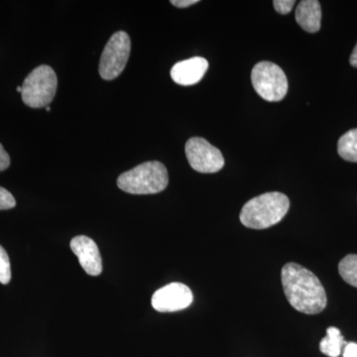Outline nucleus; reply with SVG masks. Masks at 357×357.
<instances>
[{"instance_id": "nucleus-9", "label": "nucleus", "mask_w": 357, "mask_h": 357, "mask_svg": "<svg viewBox=\"0 0 357 357\" xmlns=\"http://www.w3.org/2000/svg\"><path fill=\"white\" fill-rule=\"evenodd\" d=\"M70 245L86 273L91 276H98L102 273V256L93 239L84 236H76L72 239Z\"/></svg>"}, {"instance_id": "nucleus-3", "label": "nucleus", "mask_w": 357, "mask_h": 357, "mask_svg": "<svg viewBox=\"0 0 357 357\" xmlns=\"http://www.w3.org/2000/svg\"><path fill=\"white\" fill-rule=\"evenodd\" d=\"M169 183L166 167L158 161L145 162L117 178L119 189L128 194H158Z\"/></svg>"}, {"instance_id": "nucleus-12", "label": "nucleus", "mask_w": 357, "mask_h": 357, "mask_svg": "<svg viewBox=\"0 0 357 357\" xmlns=\"http://www.w3.org/2000/svg\"><path fill=\"white\" fill-rule=\"evenodd\" d=\"M340 331L335 326L326 330V337L319 342V351L330 357H338L342 354V347L347 344Z\"/></svg>"}, {"instance_id": "nucleus-17", "label": "nucleus", "mask_w": 357, "mask_h": 357, "mask_svg": "<svg viewBox=\"0 0 357 357\" xmlns=\"http://www.w3.org/2000/svg\"><path fill=\"white\" fill-rule=\"evenodd\" d=\"M295 3L296 2L293 0H275L273 1L275 10L281 14L290 13Z\"/></svg>"}, {"instance_id": "nucleus-13", "label": "nucleus", "mask_w": 357, "mask_h": 357, "mask_svg": "<svg viewBox=\"0 0 357 357\" xmlns=\"http://www.w3.org/2000/svg\"><path fill=\"white\" fill-rule=\"evenodd\" d=\"M337 152L345 161L357 163V128L347 131L340 138Z\"/></svg>"}, {"instance_id": "nucleus-4", "label": "nucleus", "mask_w": 357, "mask_h": 357, "mask_svg": "<svg viewBox=\"0 0 357 357\" xmlns=\"http://www.w3.org/2000/svg\"><path fill=\"white\" fill-rule=\"evenodd\" d=\"M58 79L56 73L49 66H40L32 70L23 82V102L32 109L48 107L57 91Z\"/></svg>"}, {"instance_id": "nucleus-14", "label": "nucleus", "mask_w": 357, "mask_h": 357, "mask_svg": "<svg viewBox=\"0 0 357 357\" xmlns=\"http://www.w3.org/2000/svg\"><path fill=\"white\" fill-rule=\"evenodd\" d=\"M338 272L347 284L357 288V255L345 256L338 264Z\"/></svg>"}, {"instance_id": "nucleus-21", "label": "nucleus", "mask_w": 357, "mask_h": 357, "mask_svg": "<svg viewBox=\"0 0 357 357\" xmlns=\"http://www.w3.org/2000/svg\"><path fill=\"white\" fill-rule=\"evenodd\" d=\"M349 63H351L352 67L357 68V44L354 47V51H352L351 58H349Z\"/></svg>"}, {"instance_id": "nucleus-7", "label": "nucleus", "mask_w": 357, "mask_h": 357, "mask_svg": "<svg viewBox=\"0 0 357 357\" xmlns=\"http://www.w3.org/2000/svg\"><path fill=\"white\" fill-rule=\"evenodd\" d=\"M185 152L190 166L197 172L217 173L225 166L222 152L204 138L192 137L188 140Z\"/></svg>"}, {"instance_id": "nucleus-16", "label": "nucleus", "mask_w": 357, "mask_h": 357, "mask_svg": "<svg viewBox=\"0 0 357 357\" xmlns=\"http://www.w3.org/2000/svg\"><path fill=\"white\" fill-rule=\"evenodd\" d=\"M16 206V201L10 192L0 187V210H10Z\"/></svg>"}, {"instance_id": "nucleus-22", "label": "nucleus", "mask_w": 357, "mask_h": 357, "mask_svg": "<svg viewBox=\"0 0 357 357\" xmlns=\"http://www.w3.org/2000/svg\"><path fill=\"white\" fill-rule=\"evenodd\" d=\"M17 91L21 93V91H22V86H17Z\"/></svg>"}, {"instance_id": "nucleus-15", "label": "nucleus", "mask_w": 357, "mask_h": 357, "mask_svg": "<svg viewBox=\"0 0 357 357\" xmlns=\"http://www.w3.org/2000/svg\"><path fill=\"white\" fill-rule=\"evenodd\" d=\"M11 280V267L6 249L0 245V283L6 285Z\"/></svg>"}, {"instance_id": "nucleus-18", "label": "nucleus", "mask_w": 357, "mask_h": 357, "mask_svg": "<svg viewBox=\"0 0 357 357\" xmlns=\"http://www.w3.org/2000/svg\"><path fill=\"white\" fill-rule=\"evenodd\" d=\"M9 165H10V158H9V155L7 153L6 150H4L3 146L0 144V172L6 170Z\"/></svg>"}, {"instance_id": "nucleus-5", "label": "nucleus", "mask_w": 357, "mask_h": 357, "mask_svg": "<svg viewBox=\"0 0 357 357\" xmlns=\"http://www.w3.org/2000/svg\"><path fill=\"white\" fill-rule=\"evenodd\" d=\"M256 93L267 102H280L287 95L288 79L284 70L271 62H260L251 73Z\"/></svg>"}, {"instance_id": "nucleus-11", "label": "nucleus", "mask_w": 357, "mask_h": 357, "mask_svg": "<svg viewBox=\"0 0 357 357\" xmlns=\"http://www.w3.org/2000/svg\"><path fill=\"white\" fill-rule=\"evenodd\" d=\"M296 21L298 24L310 33H316L321 29V3L317 0H303L296 9Z\"/></svg>"}, {"instance_id": "nucleus-20", "label": "nucleus", "mask_w": 357, "mask_h": 357, "mask_svg": "<svg viewBox=\"0 0 357 357\" xmlns=\"http://www.w3.org/2000/svg\"><path fill=\"white\" fill-rule=\"evenodd\" d=\"M198 0H172L171 3L174 6L178 7V8H185V7L194 6V4L198 3Z\"/></svg>"}, {"instance_id": "nucleus-6", "label": "nucleus", "mask_w": 357, "mask_h": 357, "mask_svg": "<svg viewBox=\"0 0 357 357\" xmlns=\"http://www.w3.org/2000/svg\"><path fill=\"white\" fill-rule=\"evenodd\" d=\"M130 50L131 41L128 33H114L105 45L100 57L98 68L100 77L107 81H112L119 77L128 64Z\"/></svg>"}, {"instance_id": "nucleus-2", "label": "nucleus", "mask_w": 357, "mask_h": 357, "mask_svg": "<svg viewBox=\"0 0 357 357\" xmlns=\"http://www.w3.org/2000/svg\"><path fill=\"white\" fill-rule=\"evenodd\" d=\"M290 201L278 192H266L251 199L244 204L241 222L252 229H265L280 222L287 215Z\"/></svg>"}, {"instance_id": "nucleus-8", "label": "nucleus", "mask_w": 357, "mask_h": 357, "mask_svg": "<svg viewBox=\"0 0 357 357\" xmlns=\"http://www.w3.org/2000/svg\"><path fill=\"white\" fill-rule=\"evenodd\" d=\"M192 300L194 296L187 285L171 283L154 293L151 304L156 311L172 312L187 309L192 304Z\"/></svg>"}, {"instance_id": "nucleus-19", "label": "nucleus", "mask_w": 357, "mask_h": 357, "mask_svg": "<svg viewBox=\"0 0 357 357\" xmlns=\"http://www.w3.org/2000/svg\"><path fill=\"white\" fill-rule=\"evenodd\" d=\"M344 357H357V344L356 342H349V344H345Z\"/></svg>"}, {"instance_id": "nucleus-1", "label": "nucleus", "mask_w": 357, "mask_h": 357, "mask_svg": "<svg viewBox=\"0 0 357 357\" xmlns=\"http://www.w3.org/2000/svg\"><path fill=\"white\" fill-rule=\"evenodd\" d=\"M282 285L294 309L307 314H316L326 307V294L321 281L312 271L297 263L282 268Z\"/></svg>"}, {"instance_id": "nucleus-23", "label": "nucleus", "mask_w": 357, "mask_h": 357, "mask_svg": "<svg viewBox=\"0 0 357 357\" xmlns=\"http://www.w3.org/2000/svg\"><path fill=\"white\" fill-rule=\"evenodd\" d=\"M46 112H51V107H49V105H48V107H46Z\"/></svg>"}, {"instance_id": "nucleus-10", "label": "nucleus", "mask_w": 357, "mask_h": 357, "mask_svg": "<svg viewBox=\"0 0 357 357\" xmlns=\"http://www.w3.org/2000/svg\"><path fill=\"white\" fill-rule=\"evenodd\" d=\"M208 69V62L204 58L194 57L178 62L171 70V77L181 86L198 84Z\"/></svg>"}]
</instances>
